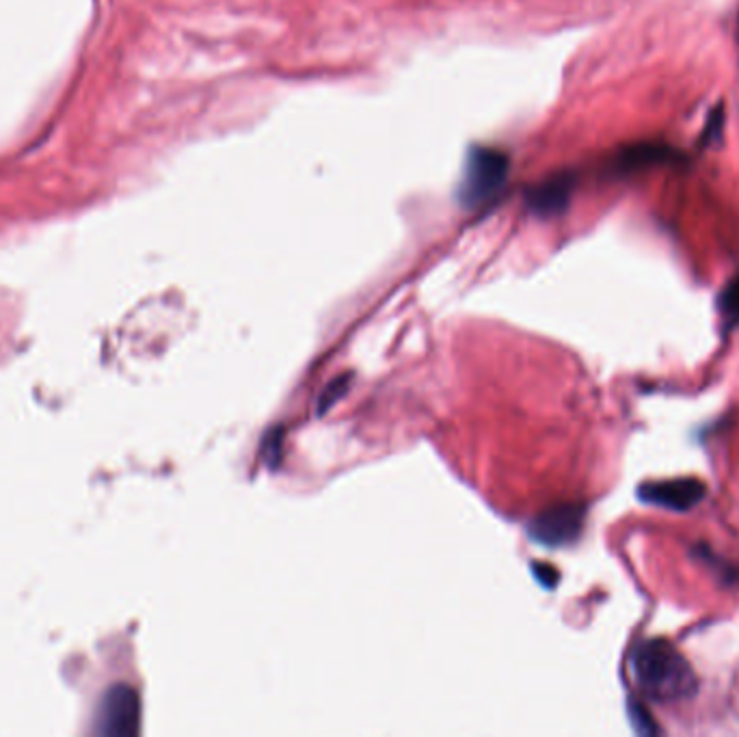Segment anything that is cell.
I'll list each match as a JSON object with an SVG mask.
<instances>
[{"mask_svg": "<svg viewBox=\"0 0 739 737\" xmlns=\"http://www.w3.org/2000/svg\"><path fill=\"white\" fill-rule=\"evenodd\" d=\"M631 673L640 692L655 703L692 699L699 688L690 662L664 638L644 640L634 649Z\"/></svg>", "mask_w": 739, "mask_h": 737, "instance_id": "obj_1", "label": "cell"}, {"mask_svg": "<svg viewBox=\"0 0 739 737\" xmlns=\"http://www.w3.org/2000/svg\"><path fill=\"white\" fill-rule=\"evenodd\" d=\"M349 383H351V378L349 376H342V378H338V380H334L325 391H323V398H321V404H318V411L321 413H325L336 400H340L342 396H345V391H347V387H349Z\"/></svg>", "mask_w": 739, "mask_h": 737, "instance_id": "obj_11", "label": "cell"}, {"mask_svg": "<svg viewBox=\"0 0 739 737\" xmlns=\"http://www.w3.org/2000/svg\"><path fill=\"white\" fill-rule=\"evenodd\" d=\"M511 159L498 148L478 146L469 152L463 183H461V201L467 208H480L493 201L509 180Z\"/></svg>", "mask_w": 739, "mask_h": 737, "instance_id": "obj_2", "label": "cell"}, {"mask_svg": "<svg viewBox=\"0 0 739 737\" xmlns=\"http://www.w3.org/2000/svg\"><path fill=\"white\" fill-rule=\"evenodd\" d=\"M684 157L664 143H634L623 148L614 161L612 167L616 174H634L647 167H657V165H671L681 161Z\"/></svg>", "mask_w": 739, "mask_h": 737, "instance_id": "obj_6", "label": "cell"}, {"mask_svg": "<svg viewBox=\"0 0 739 737\" xmlns=\"http://www.w3.org/2000/svg\"><path fill=\"white\" fill-rule=\"evenodd\" d=\"M707 496V489L697 478H675L644 483L638 489V498L649 504L673 513H688L699 507Z\"/></svg>", "mask_w": 739, "mask_h": 737, "instance_id": "obj_4", "label": "cell"}, {"mask_svg": "<svg viewBox=\"0 0 739 737\" xmlns=\"http://www.w3.org/2000/svg\"><path fill=\"white\" fill-rule=\"evenodd\" d=\"M535 573H537V577H539L541 584H546L548 588H554L555 582H558V573H555L552 566H548V564H537V566H535Z\"/></svg>", "mask_w": 739, "mask_h": 737, "instance_id": "obj_12", "label": "cell"}, {"mask_svg": "<svg viewBox=\"0 0 739 737\" xmlns=\"http://www.w3.org/2000/svg\"><path fill=\"white\" fill-rule=\"evenodd\" d=\"M629 710H631V721H634V727H636V732H638V734H642V736H651V734H657V732H660V729H657V725L653 723L651 714L644 710V705H640V703L631 701Z\"/></svg>", "mask_w": 739, "mask_h": 737, "instance_id": "obj_10", "label": "cell"}, {"mask_svg": "<svg viewBox=\"0 0 739 737\" xmlns=\"http://www.w3.org/2000/svg\"><path fill=\"white\" fill-rule=\"evenodd\" d=\"M718 305L729 327L739 325V273L725 286Z\"/></svg>", "mask_w": 739, "mask_h": 737, "instance_id": "obj_8", "label": "cell"}, {"mask_svg": "<svg viewBox=\"0 0 739 737\" xmlns=\"http://www.w3.org/2000/svg\"><path fill=\"white\" fill-rule=\"evenodd\" d=\"M723 126H725V109L723 107H716L710 117H707V126H705V133L701 137V141L705 146H712L716 141H721L723 137Z\"/></svg>", "mask_w": 739, "mask_h": 737, "instance_id": "obj_9", "label": "cell"}, {"mask_svg": "<svg viewBox=\"0 0 739 737\" xmlns=\"http://www.w3.org/2000/svg\"><path fill=\"white\" fill-rule=\"evenodd\" d=\"M586 520V509L581 504H555L539 513L530 526V537L546 548H564L577 541Z\"/></svg>", "mask_w": 739, "mask_h": 737, "instance_id": "obj_3", "label": "cell"}, {"mask_svg": "<svg viewBox=\"0 0 739 737\" xmlns=\"http://www.w3.org/2000/svg\"><path fill=\"white\" fill-rule=\"evenodd\" d=\"M141 705L133 688L120 686L111 690L102 703L100 732L109 736H133L139 729Z\"/></svg>", "mask_w": 739, "mask_h": 737, "instance_id": "obj_5", "label": "cell"}, {"mask_svg": "<svg viewBox=\"0 0 739 737\" xmlns=\"http://www.w3.org/2000/svg\"><path fill=\"white\" fill-rule=\"evenodd\" d=\"M573 188L575 178L571 174H558L539 183L528 192V205L541 216H554L568 205Z\"/></svg>", "mask_w": 739, "mask_h": 737, "instance_id": "obj_7", "label": "cell"}]
</instances>
